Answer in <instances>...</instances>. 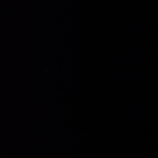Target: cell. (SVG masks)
Listing matches in <instances>:
<instances>
[]
</instances>
